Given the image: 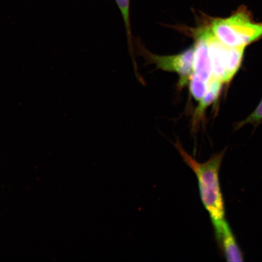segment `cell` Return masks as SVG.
Masks as SVG:
<instances>
[{
    "label": "cell",
    "instance_id": "10",
    "mask_svg": "<svg viewBox=\"0 0 262 262\" xmlns=\"http://www.w3.org/2000/svg\"><path fill=\"white\" fill-rule=\"evenodd\" d=\"M262 122V100L260 101L259 104L254 112L249 116L247 119L244 121H242L240 123H238L235 126V129H238L243 127L245 124H259Z\"/></svg>",
    "mask_w": 262,
    "mask_h": 262
},
{
    "label": "cell",
    "instance_id": "8",
    "mask_svg": "<svg viewBox=\"0 0 262 262\" xmlns=\"http://www.w3.org/2000/svg\"><path fill=\"white\" fill-rule=\"evenodd\" d=\"M115 1H116L121 14L122 15L124 26H125L127 44H128L129 51L131 58H132L134 72H135L136 77L139 78L140 77V75L138 67H137L135 52H134V38L130 26V0H115Z\"/></svg>",
    "mask_w": 262,
    "mask_h": 262
},
{
    "label": "cell",
    "instance_id": "5",
    "mask_svg": "<svg viewBox=\"0 0 262 262\" xmlns=\"http://www.w3.org/2000/svg\"><path fill=\"white\" fill-rule=\"evenodd\" d=\"M194 36V61L193 74L200 79L209 83L212 79V70L208 41V24L190 29Z\"/></svg>",
    "mask_w": 262,
    "mask_h": 262
},
{
    "label": "cell",
    "instance_id": "6",
    "mask_svg": "<svg viewBox=\"0 0 262 262\" xmlns=\"http://www.w3.org/2000/svg\"><path fill=\"white\" fill-rule=\"evenodd\" d=\"M212 225L216 241L226 260L230 262L244 261L243 253L225 219Z\"/></svg>",
    "mask_w": 262,
    "mask_h": 262
},
{
    "label": "cell",
    "instance_id": "1",
    "mask_svg": "<svg viewBox=\"0 0 262 262\" xmlns=\"http://www.w3.org/2000/svg\"><path fill=\"white\" fill-rule=\"evenodd\" d=\"M174 146L183 162L194 172L198 179L200 194L212 224L225 219L224 198L221 191L219 172L226 149L215 154L207 161L201 163L186 151L179 140Z\"/></svg>",
    "mask_w": 262,
    "mask_h": 262
},
{
    "label": "cell",
    "instance_id": "7",
    "mask_svg": "<svg viewBox=\"0 0 262 262\" xmlns=\"http://www.w3.org/2000/svg\"><path fill=\"white\" fill-rule=\"evenodd\" d=\"M222 82L215 79L209 81L208 89L205 96L199 101V104L196 108L192 121V132L195 133L204 118V115L206 108L214 102L221 93Z\"/></svg>",
    "mask_w": 262,
    "mask_h": 262
},
{
    "label": "cell",
    "instance_id": "4",
    "mask_svg": "<svg viewBox=\"0 0 262 262\" xmlns=\"http://www.w3.org/2000/svg\"><path fill=\"white\" fill-rule=\"evenodd\" d=\"M139 54L145 59L147 63L155 64L158 70L179 75V90H182L189 83L193 74L194 47L189 48L181 53L172 55H159L152 53L141 43H137Z\"/></svg>",
    "mask_w": 262,
    "mask_h": 262
},
{
    "label": "cell",
    "instance_id": "3",
    "mask_svg": "<svg viewBox=\"0 0 262 262\" xmlns=\"http://www.w3.org/2000/svg\"><path fill=\"white\" fill-rule=\"evenodd\" d=\"M208 25V41L213 79L229 83L242 64L245 47L231 48L223 44L213 35Z\"/></svg>",
    "mask_w": 262,
    "mask_h": 262
},
{
    "label": "cell",
    "instance_id": "2",
    "mask_svg": "<svg viewBox=\"0 0 262 262\" xmlns=\"http://www.w3.org/2000/svg\"><path fill=\"white\" fill-rule=\"evenodd\" d=\"M208 20L213 35L229 47L245 48L262 37V23H255L251 12L244 6L228 17Z\"/></svg>",
    "mask_w": 262,
    "mask_h": 262
},
{
    "label": "cell",
    "instance_id": "9",
    "mask_svg": "<svg viewBox=\"0 0 262 262\" xmlns=\"http://www.w3.org/2000/svg\"><path fill=\"white\" fill-rule=\"evenodd\" d=\"M189 91L191 96L196 101H201L208 89L209 83L203 81L192 74L189 83Z\"/></svg>",
    "mask_w": 262,
    "mask_h": 262
}]
</instances>
